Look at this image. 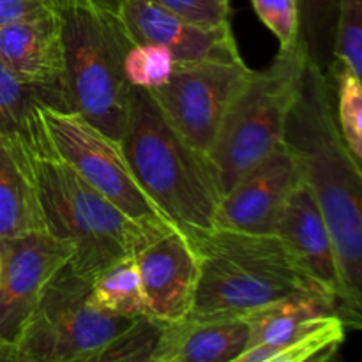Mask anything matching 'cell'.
I'll use <instances>...</instances> for the list:
<instances>
[{"label": "cell", "instance_id": "1", "mask_svg": "<svg viewBox=\"0 0 362 362\" xmlns=\"http://www.w3.org/2000/svg\"><path fill=\"white\" fill-rule=\"evenodd\" d=\"M283 144L296 156L303 180L331 232L343 288V322L362 325V172L346 147L334 110V80L304 64L286 117Z\"/></svg>", "mask_w": 362, "mask_h": 362}, {"label": "cell", "instance_id": "2", "mask_svg": "<svg viewBox=\"0 0 362 362\" xmlns=\"http://www.w3.org/2000/svg\"><path fill=\"white\" fill-rule=\"evenodd\" d=\"M120 147L141 189L179 232L194 239L216 228L221 193L211 165L170 126L147 88L131 85Z\"/></svg>", "mask_w": 362, "mask_h": 362}, {"label": "cell", "instance_id": "3", "mask_svg": "<svg viewBox=\"0 0 362 362\" xmlns=\"http://www.w3.org/2000/svg\"><path fill=\"white\" fill-rule=\"evenodd\" d=\"M189 240L198 285L187 318H243L285 297L320 292L276 233L214 228Z\"/></svg>", "mask_w": 362, "mask_h": 362}, {"label": "cell", "instance_id": "4", "mask_svg": "<svg viewBox=\"0 0 362 362\" xmlns=\"http://www.w3.org/2000/svg\"><path fill=\"white\" fill-rule=\"evenodd\" d=\"M66 60L67 101L92 126L122 140L131 85L124 59L134 45L119 0H55Z\"/></svg>", "mask_w": 362, "mask_h": 362}, {"label": "cell", "instance_id": "5", "mask_svg": "<svg viewBox=\"0 0 362 362\" xmlns=\"http://www.w3.org/2000/svg\"><path fill=\"white\" fill-rule=\"evenodd\" d=\"M32 170L46 230L73 243L69 265L88 281L134 258L152 239L166 233L147 228L119 211L53 147L34 154Z\"/></svg>", "mask_w": 362, "mask_h": 362}, {"label": "cell", "instance_id": "6", "mask_svg": "<svg viewBox=\"0 0 362 362\" xmlns=\"http://www.w3.org/2000/svg\"><path fill=\"white\" fill-rule=\"evenodd\" d=\"M304 64L306 53L299 42L279 49L265 69H251L232 99L207 152L221 194L283 145L286 117Z\"/></svg>", "mask_w": 362, "mask_h": 362}, {"label": "cell", "instance_id": "7", "mask_svg": "<svg viewBox=\"0 0 362 362\" xmlns=\"http://www.w3.org/2000/svg\"><path fill=\"white\" fill-rule=\"evenodd\" d=\"M92 281L67 262L49 279L25 324L9 359L13 362H95L99 354L136 317L99 310L90 303Z\"/></svg>", "mask_w": 362, "mask_h": 362}, {"label": "cell", "instance_id": "8", "mask_svg": "<svg viewBox=\"0 0 362 362\" xmlns=\"http://www.w3.org/2000/svg\"><path fill=\"white\" fill-rule=\"evenodd\" d=\"M41 119L53 151L119 211L156 232L177 230L140 187L120 141L74 110L42 106Z\"/></svg>", "mask_w": 362, "mask_h": 362}, {"label": "cell", "instance_id": "9", "mask_svg": "<svg viewBox=\"0 0 362 362\" xmlns=\"http://www.w3.org/2000/svg\"><path fill=\"white\" fill-rule=\"evenodd\" d=\"M250 73L244 60L177 64L168 81L148 92L170 126L207 158L219 124Z\"/></svg>", "mask_w": 362, "mask_h": 362}, {"label": "cell", "instance_id": "10", "mask_svg": "<svg viewBox=\"0 0 362 362\" xmlns=\"http://www.w3.org/2000/svg\"><path fill=\"white\" fill-rule=\"evenodd\" d=\"M73 255L71 240L48 232L0 239V361L9 359L46 285Z\"/></svg>", "mask_w": 362, "mask_h": 362}, {"label": "cell", "instance_id": "11", "mask_svg": "<svg viewBox=\"0 0 362 362\" xmlns=\"http://www.w3.org/2000/svg\"><path fill=\"white\" fill-rule=\"evenodd\" d=\"M300 180L299 163L283 144L221 194L216 209V228L276 233L283 207Z\"/></svg>", "mask_w": 362, "mask_h": 362}, {"label": "cell", "instance_id": "12", "mask_svg": "<svg viewBox=\"0 0 362 362\" xmlns=\"http://www.w3.org/2000/svg\"><path fill=\"white\" fill-rule=\"evenodd\" d=\"M133 42H152L168 49L173 62H240L232 25L204 27L165 9L154 0H119Z\"/></svg>", "mask_w": 362, "mask_h": 362}, {"label": "cell", "instance_id": "13", "mask_svg": "<svg viewBox=\"0 0 362 362\" xmlns=\"http://www.w3.org/2000/svg\"><path fill=\"white\" fill-rule=\"evenodd\" d=\"M147 315L163 322L189 317L198 285V257L179 230L152 239L136 255Z\"/></svg>", "mask_w": 362, "mask_h": 362}, {"label": "cell", "instance_id": "14", "mask_svg": "<svg viewBox=\"0 0 362 362\" xmlns=\"http://www.w3.org/2000/svg\"><path fill=\"white\" fill-rule=\"evenodd\" d=\"M276 235L283 240L306 278L332 299L338 317L343 320V288L334 244L313 191L304 180L290 193L279 216Z\"/></svg>", "mask_w": 362, "mask_h": 362}, {"label": "cell", "instance_id": "15", "mask_svg": "<svg viewBox=\"0 0 362 362\" xmlns=\"http://www.w3.org/2000/svg\"><path fill=\"white\" fill-rule=\"evenodd\" d=\"M0 64L23 83L66 94V60L57 11L0 25Z\"/></svg>", "mask_w": 362, "mask_h": 362}, {"label": "cell", "instance_id": "16", "mask_svg": "<svg viewBox=\"0 0 362 362\" xmlns=\"http://www.w3.org/2000/svg\"><path fill=\"white\" fill-rule=\"evenodd\" d=\"M250 336L244 318H184L165 324L151 362H237Z\"/></svg>", "mask_w": 362, "mask_h": 362}, {"label": "cell", "instance_id": "17", "mask_svg": "<svg viewBox=\"0 0 362 362\" xmlns=\"http://www.w3.org/2000/svg\"><path fill=\"white\" fill-rule=\"evenodd\" d=\"M42 106L71 110L64 92L23 83L0 64V140L30 154L52 147L41 119Z\"/></svg>", "mask_w": 362, "mask_h": 362}, {"label": "cell", "instance_id": "18", "mask_svg": "<svg viewBox=\"0 0 362 362\" xmlns=\"http://www.w3.org/2000/svg\"><path fill=\"white\" fill-rule=\"evenodd\" d=\"M32 158L30 152L0 140V239L48 232Z\"/></svg>", "mask_w": 362, "mask_h": 362}, {"label": "cell", "instance_id": "19", "mask_svg": "<svg viewBox=\"0 0 362 362\" xmlns=\"http://www.w3.org/2000/svg\"><path fill=\"white\" fill-rule=\"evenodd\" d=\"M349 327L334 313L315 315L300 322L281 343L267 349H246L237 362H325L336 356Z\"/></svg>", "mask_w": 362, "mask_h": 362}, {"label": "cell", "instance_id": "20", "mask_svg": "<svg viewBox=\"0 0 362 362\" xmlns=\"http://www.w3.org/2000/svg\"><path fill=\"white\" fill-rule=\"evenodd\" d=\"M336 304L320 292H303L267 304L243 317L250 324L251 336L247 349H267L281 343L300 322L315 315H329Z\"/></svg>", "mask_w": 362, "mask_h": 362}, {"label": "cell", "instance_id": "21", "mask_svg": "<svg viewBox=\"0 0 362 362\" xmlns=\"http://www.w3.org/2000/svg\"><path fill=\"white\" fill-rule=\"evenodd\" d=\"M299 14V45L308 62L329 74L334 67L336 18L339 0H296Z\"/></svg>", "mask_w": 362, "mask_h": 362}, {"label": "cell", "instance_id": "22", "mask_svg": "<svg viewBox=\"0 0 362 362\" xmlns=\"http://www.w3.org/2000/svg\"><path fill=\"white\" fill-rule=\"evenodd\" d=\"M88 299L99 310L122 317L147 315L136 258L113 265L92 281Z\"/></svg>", "mask_w": 362, "mask_h": 362}, {"label": "cell", "instance_id": "23", "mask_svg": "<svg viewBox=\"0 0 362 362\" xmlns=\"http://www.w3.org/2000/svg\"><path fill=\"white\" fill-rule=\"evenodd\" d=\"M334 80V110L339 133L354 159L362 165V81L346 69L331 71Z\"/></svg>", "mask_w": 362, "mask_h": 362}, {"label": "cell", "instance_id": "24", "mask_svg": "<svg viewBox=\"0 0 362 362\" xmlns=\"http://www.w3.org/2000/svg\"><path fill=\"white\" fill-rule=\"evenodd\" d=\"M165 324L148 315H140L124 329L105 350L95 362H124V361H152L159 336Z\"/></svg>", "mask_w": 362, "mask_h": 362}, {"label": "cell", "instance_id": "25", "mask_svg": "<svg viewBox=\"0 0 362 362\" xmlns=\"http://www.w3.org/2000/svg\"><path fill=\"white\" fill-rule=\"evenodd\" d=\"M173 66L172 55L163 46L134 42L124 59V76L133 87L152 90L168 81Z\"/></svg>", "mask_w": 362, "mask_h": 362}, {"label": "cell", "instance_id": "26", "mask_svg": "<svg viewBox=\"0 0 362 362\" xmlns=\"http://www.w3.org/2000/svg\"><path fill=\"white\" fill-rule=\"evenodd\" d=\"M336 67L356 76L362 73V0H339L332 69Z\"/></svg>", "mask_w": 362, "mask_h": 362}, {"label": "cell", "instance_id": "27", "mask_svg": "<svg viewBox=\"0 0 362 362\" xmlns=\"http://www.w3.org/2000/svg\"><path fill=\"white\" fill-rule=\"evenodd\" d=\"M258 20L278 37L279 49L299 42V14L296 0H251Z\"/></svg>", "mask_w": 362, "mask_h": 362}, {"label": "cell", "instance_id": "28", "mask_svg": "<svg viewBox=\"0 0 362 362\" xmlns=\"http://www.w3.org/2000/svg\"><path fill=\"white\" fill-rule=\"evenodd\" d=\"M154 2L191 23L204 25V27L232 25L230 0H154Z\"/></svg>", "mask_w": 362, "mask_h": 362}, {"label": "cell", "instance_id": "29", "mask_svg": "<svg viewBox=\"0 0 362 362\" xmlns=\"http://www.w3.org/2000/svg\"><path fill=\"white\" fill-rule=\"evenodd\" d=\"M55 9V0H0V25L42 16Z\"/></svg>", "mask_w": 362, "mask_h": 362}]
</instances>
